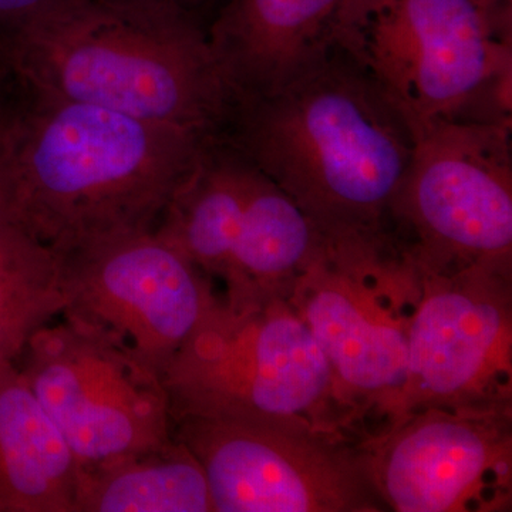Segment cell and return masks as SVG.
Segmentation results:
<instances>
[{
  "label": "cell",
  "instance_id": "cell-7",
  "mask_svg": "<svg viewBox=\"0 0 512 512\" xmlns=\"http://www.w3.org/2000/svg\"><path fill=\"white\" fill-rule=\"evenodd\" d=\"M421 276L396 248L332 245L288 301L311 330L355 410L362 439L396 420Z\"/></svg>",
  "mask_w": 512,
  "mask_h": 512
},
{
  "label": "cell",
  "instance_id": "cell-11",
  "mask_svg": "<svg viewBox=\"0 0 512 512\" xmlns=\"http://www.w3.org/2000/svg\"><path fill=\"white\" fill-rule=\"evenodd\" d=\"M57 255L62 318L119 340L161 377L221 299L214 281L154 229Z\"/></svg>",
  "mask_w": 512,
  "mask_h": 512
},
{
  "label": "cell",
  "instance_id": "cell-18",
  "mask_svg": "<svg viewBox=\"0 0 512 512\" xmlns=\"http://www.w3.org/2000/svg\"><path fill=\"white\" fill-rule=\"evenodd\" d=\"M12 121L13 92L8 86L0 92V222L13 224Z\"/></svg>",
  "mask_w": 512,
  "mask_h": 512
},
{
  "label": "cell",
  "instance_id": "cell-2",
  "mask_svg": "<svg viewBox=\"0 0 512 512\" xmlns=\"http://www.w3.org/2000/svg\"><path fill=\"white\" fill-rule=\"evenodd\" d=\"M13 224L56 254L151 231L205 138L12 86Z\"/></svg>",
  "mask_w": 512,
  "mask_h": 512
},
{
  "label": "cell",
  "instance_id": "cell-17",
  "mask_svg": "<svg viewBox=\"0 0 512 512\" xmlns=\"http://www.w3.org/2000/svg\"><path fill=\"white\" fill-rule=\"evenodd\" d=\"M64 306L59 255L19 225L0 222V370L18 365Z\"/></svg>",
  "mask_w": 512,
  "mask_h": 512
},
{
  "label": "cell",
  "instance_id": "cell-5",
  "mask_svg": "<svg viewBox=\"0 0 512 512\" xmlns=\"http://www.w3.org/2000/svg\"><path fill=\"white\" fill-rule=\"evenodd\" d=\"M163 383L173 420L187 414L292 419L362 439L325 353L288 299L232 311L221 298Z\"/></svg>",
  "mask_w": 512,
  "mask_h": 512
},
{
  "label": "cell",
  "instance_id": "cell-9",
  "mask_svg": "<svg viewBox=\"0 0 512 512\" xmlns=\"http://www.w3.org/2000/svg\"><path fill=\"white\" fill-rule=\"evenodd\" d=\"M215 512H389L359 440L305 421L178 416Z\"/></svg>",
  "mask_w": 512,
  "mask_h": 512
},
{
  "label": "cell",
  "instance_id": "cell-14",
  "mask_svg": "<svg viewBox=\"0 0 512 512\" xmlns=\"http://www.w3.org/2000/svg\"><path fill=\"white\" fill-rule=\"evenodd\" d=\"M352 0H229L208 30L235 103L291 82L336 49Z\"/></svg>",
  "mask_w": 512,
  "mask_h": 512
},
{
  "label": "cell",
  "instance_id": "cell-4",
  "mask_svg": "<svg viewBox=\"0 0 512 512\" xmlns=\"http://www.w3.org/2000/svg\"><path fill=\"white\" fill-rule=\"evenodd\" d=\"M336 49L414 131L511 128L512 0H352Z\"/></svg>",
  "mask_w": 512,
  "mask_h": 512
},
{
  "label": "cell",
  "instance_id": "cell-8",
  "mask_svg": "<svg viewBox=\"0 0 512 512\" xmlns=\"http://www.w3.org/2000/svg\"><path fill=\"white\" fill-rule=\"evenodd\" d=\"M392 239L421 276L512 266L511 128L440 123L416 133Z\"/></svg>",
  "mask_w": 512,
  "mask_h": 512
},
{
  "label": "cell",
  "instance_id": "cell-16",
  "mask_svg": "<svg viewBox=\"0 0 512 512\" xmlns=\"http://www.w3.org/2000/svg\"><path fill=\"white\" fill-rule=\"evenodd\" d=\"M76 512H215L200 461L174 439L154 450L82 468Z\"/></svg>",
  "mask_w": 512,
  "mask_h": 512
},
{
  "label": "cell",
  "instance_id": "cell-21",
  "mask_svg": "<svg viewBox=\"0 0 512 512\" xmlns=\"http://www.w3.org/2000/svg\"><path fill=\"white\" fill-rule=\"evenodd\" d=\"M9 86V83L8 82H0V92H2V90H5L6 87Z\"/></svg>",
  "mask_w": 512,
  "mask_h": 512
},
{
  "label": "cell",
  "instance_id": "cell-1",
  "mask_svg": "<svg viewBox=\"0 0 512 512\" xmlns=\"http://www.w3.org/2000/svg\"><path fill=\"white\" fill-rule=\"evenodd\" d=\"M332 245L396 248L393 205L416 136L339 49L264 96L235 103L222 134Z\"/></svg>",
  "mask_w": 512,
  "mask_h": 512
},
{
  "label": "cell",
  "instance_id": "cell-10",
  "mask_svg": "<svg viewBox=\"0 0 512 512\" xmlns=\"http://www.w3.org/2000/svg\"><path fill=\"white\" fill-rule=\"evenodd\" d=\"M18 366L82 468L174 439L163 377L107 333L64 318L50 322Z\"/></svg>",
  "mask_w": 512,
  "mask_h": 512
},
{
  "label": "cell",
  "instance_id": "cell-12",
  "mask_svg": "<svg viewBox=\"0 0 512 512\" xmlns=\"http://www.w3.org/2000/svg\"><path fill=\"white\" fill-rule=\"evenodd\" d=\"M430 407L512 409V266L421 276L396 420Z\"/></svg>",
  "mask_w": 512,
  "mask_h": 512
},
{
  "label": "cell",
  "instance_id": "cell-15",
  "mask_svg": "<svg viewBox=\"0 0 512 512\" xmlns=\"http://www.w3.org/2000/svg\"><path fill=\"white\" fill-rule=\"evenodd\" d=\"M80 474L19 366L0 370V512H76Z\"/></svg>",
  "mask_w": 512,
  "mask_h": 512
},
{
  "label": "cell",
  "instance_id": "cell-6",
  "mask_svg": "<svg viewBox=\"0 0 512 512\" xmlns=\"http://www.w3.org/2000/svg\"><path fill=\"white\" fill-rule=\"evenodd\" d=\"M154 231L221 282L232 311L288 299L326 245L292 198L224 137L202 148Z\"/></svg>",
  "mask_w": 512,
  "mask_h": 512
},
{
  "label": "cell",
  "instance_id": "cell-22",
  "mask_svg": "<svg viewBox=\"0 0 512 512\" xmlns=\"http://www.w3.org/2000/svg\"><path fill=\"white\" fill-rule=\"evenodd\" d=\"M6 77L5 74H3L2 69H0V82H5Z\"/></svg>",
  "mask_w": 512,
  "mask_h": 512
},
{
  "label": "cell",
  "instance_id": "cell-19",
  "mask_svg": "<svg viewBox=\"0 0 512 512\" xmlns=\"http://www.w3.org/2000/svg\"><path fill=\"white\" fill-rule=\"evenodd\" d=\"M60 2L62 0H0V52L13 37Z\"/></svg>",
  "mask_w": 512,
  "mask_h": 512
},
{
  "label": "cell",
  "instance_id": "cell-3",
  "mask_svg": "<svg viewBox=\"0 0 512 512\" xmlns=\"http://www.w3.org/2000/svg\"><path fill=\"white\" fill-rule=\"evenodd\" d=\"M10 84L205 138L235 97L197 16L137 0H62L3 47Z\"/></svg>",
  "mask_w": 512,
  "mask_h": 512
},
{
  "label": "cell",
  "instance_id": "cell-13",
  "mask_svg": "<svg viewBox=\"0 0 512 512\" xmlns=\"http://www.w3.org/2000/svg\"><path fill=\"white\" fill-rule=\"evenodd\" d=\"M359 446L389 512L512 511V409L430 407Z\"/></svg>",
  "mask_w": 512,
  "mask_h": 512
},
{
  "label": "cell",
  "instance_id": "cell-20",
  "mask_svg": "<svg viewBox=\"0 0 512 512\" xmlns=\"http://www.w3.org/2000/svg\"><path fill=\"white\" fill-rule=\"evenodd\" d=\"M137 2L154 3V5L167 6L197 16V10L210 0H137Z\"/></svg>",
  "mask_w": 512,
  "mask_h": 512
}]
</instances>
